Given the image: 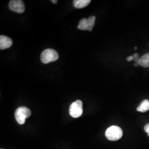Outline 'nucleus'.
<instances>
[{
  "mask_svg": "<svg viewBox=\"0 0 149 149\" xmlns=\"http://www.w3.org/2000/svg\"><path fill=\"white\" fill-rule=\"evenodd\" d=\"M59 59L58 52L52 49H47L43 51L40 55V59L44 64H48L56 61Z\"/></svg>",
  "mask_w": 149,
  "mask_h": 149,
  "instance_id": "obj_1",
  "label": "nucleus"
},
{
  "mask_svg": "<svg viewBox=\"0 0 149 149\" xmlns=\"http://www.w3.org/2000/svg\"><path fill=\"white\" fill-rule=\"evenodd\" d=\"M105 135L109 140L117 141L122 137V129L118 126L113 125L107 129Z\"/></svg>",
  "mask_w": 149,
  "mask_h": 149,
  "instance_id": "obj_2",
  "label": "nucleus"
},
{
  "mask_svg": "<svg viewBox=\"0 0 149 149\" xmlns=\"http://www.w3.org/2000/svg\"><path fill=\"white\" fill-rule=\"evenodd\" d=\"M32 114L31 111L25 107H21L17 109L15 112V118L17 122L22 125L25 123L26 119L30 117Z\"/></svg>",
  "mask_w": 149,
  "mask_h": 149,
  "instance_id": "obj_3",
  "label": "nucleus"
},
{
  "mask_svg": "<svg viewBox=\"0 0 149 149\" xmlns=\"http://www.w3.org/2000/svg\"><path fill=\"white\" fill-rule=\"evenodd\" d=\"M83 103L80 100L73 102L70 106L69 113L70 116L74 118L80 117L83 113Z\"/></svg>",
  "mask_w": 149,
  "mask_h": 149,
  "instance_id": "obj_4",
  "label": "nucleus"
},
{
  "mask_svg": "<svg viewBox=\"0 0 149 149\" xmlns=\"http://www.w3.org/2000/svg\"><path fill=\"white\" fill-rule=\"evenodd\" d=\"M95 16H91L88 18H83L79 22L78 29L82 31H92L95 24Z\"/></svg>",
  "mask_w": 149,
  "mask_h": 149,
  "instance_id": "obj_5",
  "label": "nucleus"
},
{
  "mask_svg": "<svg viewBox=\"0 0 149 149\" xmlns=\"http://www.w3.org/2000/svg\"><path fill=\"white\" fill-rule=\"evenodd\" d=\"M9 8L11 11L22 13L25 11V6L22 0H12L9 3Z\"/></svg>",
  "mask_w": 149,
  "mask_h": 149,
  "instance_id": "obj_6",
  "label": "nucleus"
},
{
  "mask_svg": "<svg viewBox=\"0 0 149 149\" xmlns=\"http://www.w3.org/2000/svg\"><path fill=\"white\" fill-rule=\"evenodd\" d=\"M13 44V41L10 38L5 36L1 35L0 36V49L4 50L10 48Z\"/></svg>",
  "mask_w": 149,
  "mask_h": 149,
  "instance_id": "obj_7",
  "label": "nucleus"
},
{
  "mask_svg": "<svg viewBox=\"0 0 149 149\" xmlns=\"http://www.w3.org/2000/svg\"><path fill=\"white\" fill-rule=\"evenodd\" d=\"M136 64L144 68H149V53L146 54L144 55H143L139 59L138 63H136Z\"/></svg>",
  "mask_w": 149,
  "mask_h": 149,
  "instance_id": "obj_8",
  "label": "nucleus"
},
{
  "mask_svg": "<svg viewBox=\"0 0 149 149\" xmlns=\"http://www.w3.org/2000/svg\"><path fill=\"white\" fill-rule=\"evenodd\" d=\"M90 0H74L73 3L75 8H83L90 3Z\"/></svg>",
  "mask_w": 149,
  "mask_h": 149,
  "instance_id": "obj_9",
  "label": "nucleus"
},
{
  "mask_svg": "<svg viewBox=\"0 0 149 149\" xmlns=\"http://www.w3.org/2000/svg\"><path fill=\"white\" fill-rule=\"evenodd\" d=\"M137 111L144 113L149 110V101L148 100H145L141 102L140 105L136 109Z\"/></svg>",
  "mask_w": 149,
  "mask_h": 149,
  "instance_id": "obj_10",
  "label": "nucleus"
},
{
  "mask_svg": "<svg viewBox=\"0 0 149 149\" xmlns=\"http://www.w3.org/2000/svg\"><path fill=\"white\" fill-rule=\"evenodd\" d=\"M144 130L145 131L146 133H148V135L149 136V123L146 124L145 127H144Z\"/></svg>",
  "mask_w": 149,
  "mask_h": 149,
  "instance_id": "obj_11",
  "label": "nucleus"
},
{
  "mask_svg": "<svg viewBox=\"0 0 149 149\" xmlns=\"http://www.w3.org/2000/svg\"><path fill=\"white\" fill-rule=\"evenodd\" d=\"M134 60L136 62V63H138V62L139 60V54L138 53H135L133 55Z\"/></svg>",
  "mask_w": 149,
  "mask_h": 149,
  "instance_id": "obj_12",
  "label": "nucleus"
},
{
  "mask_svg": "<svg viewBox=\"0 0 149 149\" xmlns=\"http://www.w3.org/2000/svg\"><path fill=\"white\" fill-rule=\"evenodd\" d=\"M127 60L128 61H132V60H134L133 55L128 56V58H127Z\"/></svg>",
  "mask_w": 149,
  "mask_h": 149,
  "instance_id": "obj_13",
  "label": "nucleus"
},
{
  "mask_svg": "<svg viewBox=\"0 0 149 149\" xmlns=\"http://www.w3.org/2000/svg\"><path fill=\"white\" fill-rule=\"evenodd\" d=\"M52 2L53 3H54V4H56L57 2H58V1H53V0H52Z\"/></svg>",
  "mask_w": 149,
  "mask_h": 149,
  "instance_id": "obj_14",
  "label": "nucleus"
},
{
  "mask_svg": "<svg viewBox=\"0 0 149 149\" xmlns=\"http://www.w3.org/2000/svg\"></svg>",
  "mask_w": 149,
  "mask_h": 149,
  "instance_id": "obj_15",
  "label": "nucleus"
}]
</instances>
